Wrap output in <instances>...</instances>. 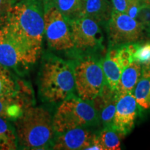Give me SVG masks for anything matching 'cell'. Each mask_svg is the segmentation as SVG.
<instances>
[{"instance_id": "obj_14", "label": "cell", "mask_w": 150, "mask_h": 150, "mask_svg": "<svg viewBox=\"0 0 150 150\" xmlns=\"http://www.w3.org/2000/svg\"><path fill=\"white\" fill-rule=\"evenodd\" d=\"M112 12L111 0H85L83 17L91 18L100 24L106 25Z\"/></svg>"}, {"instance_id": "obj_4", "label": "cell", "mask_w": 150, "mask_h": 150, "mask_svg": "<svg viewBox=\"0 0 150 150\" xmlns=\"http://www.w3.org/2000/svg\"><path fill=\"white\" fill-rule=\"evenodd\" d=\"M97 122V112L91 102L74 95L63 101L53 116L54 129L58 134L73 129L87 128Z\"/></svg>"}, {"instance_id": "obj_11", "label": "cell", "mask_w": 150, "mask_h": 150, "mask_svg": "<svg viewBox=\"0 0 150 150\" xmlns=\"http://www.w3.org/2000/svg\"><path fill=\"white\" fill-rule=\"evenodd\" d=\"M97 134L87 128H76L59 134L52 145L53 149H86L92 145Z\"/></svg>"}, {"instance_id": "obj_7", "label": "cell", "mask_w": 150, "mask_h": 150, "mask_svg": "<svg viewBox=\"0 0 150 150\" xmlns=\"http://www.w3.org/2000/svg\"><path fill=\"white\" fill-rule=\"evenodd\" d=\"M106 29L109 47L138 42L145 38V31L142 24L124 13L113 11Z\"/></svg>"}, {"instance_id": "obj_15", "label": "cell", "mask_w": 150, "mask_h": 150, "mask_svg": "<svg viewBox=\"0 0 150 150\" xmlns=\"http://www.w3.org/2000/svg\"><path fill=\"white\" fill-rule=\"evenodd\" d=\"M142 76V65L133 61L122 71L115 89L117 98L127 93H133L136 84Z\"/></svg>"}, {"instance_id": "obj_22", "label": "cell", "mask_w": 150, "mask_h": 150, "mask_svg": "<svg viewBox=\"0 0 150 150\" xmlns=\"http://www.w3.org/2000/svg\"><path fill=\"white\" fill-rule=\"evenodd\" d=\"M134 95L138 106L144 109L150 108V79L139 80L134 88Z\"/></svg>"}, {"instance_id": "obj_24", "label": "cell", "mask_w": 150, "mask_h": 150, "mask_svg": "<svg viewBox=\"0 0 150 150\" xmlns=\"http://www.w3.org/2000/svg\"><path fill=\"white\" fill-rule=\"evenodd\" d=\"M136 20L142 24L145 32L150 33V5L143 4L140 7Z\"/></svg>"}, {"instance_id": "obj_3", "label": "cell", "mask_w": 150, "mask_h": 150, "mask_svg": "<svg viewBox=\"0 0 150 150\" xmlns=\"http://www.w3.org/2000/svg\"><path fill=\"white\" fill-rule=\"evenodd\" d=\"M75 91L72 65L56 56H50L43 63L39 79V93L50 103L62 102Z\"/></svg>"}, {"instance_id": "obj_12", "label": "cell", "mask_w": 150, "mask_h": 150, "mask_svg": "<svg viewBox=\"0 0 150 150\" xmlns=\"http://www.w3.org/2000/svg\"><path fill=\"white\" fill-rule=\"evenodd\" d=\"M117 100L115 92L106 83L101 93L91 102L97 112L98 121H100L104 128L112 127Z\"/></svg>"}, {"instance_id": "obj_18", "label": "cell", "mask_w": 150, "mask_h": 150, "mask_svg": "<svg viewBox=\"0 0 150 150\" xmlns=\"http://www.w3.org/2000/svg\"><path fill=\"white\" fill-rule=\"evenodd\" d=\"M18 83L8 67L0 64V97H10L28 91Z\"/></svg>"}, {"instance_id": "obj_10", "label": "cell", "mask_w": 150, "mask_h": 150, "mask_svg": "<svg viewBox=\"0 0 150 150\" xmlns=\"http://www.w3.org/2000/svg\"><path fill=\"white\" fill-rule=\"evenodd\" d=\"M0 64L8 68L31 65L23 50L11 39L2 27H0Z\"/></svg>"}, {"instance_id": "obj_6", "label": "cell", "mask_w": 150, "mask_h": 150, "mask_svg": "<svg viewBox=\"0 0 150 150\" xmlns=\"http://www.w3.org/2000/svg\"><path fill=\"white\" fill-rule=\"evenodd\" d=\"M44 5V34L49 47L60 52L73 50L74 45L70 23L54 6L45 1Z\"/></svg>"}, {"instance_id": "obj_29", "label": "cell", "mask_w": 150, "mask_h": 150, "mask_svg": "<svg viewBox=\"0 0 150 150\" xmlns=\"http://www.w3.org/2000/svg\"><path fill=\"white\" fill-rule=\"evenodd\" d=\"M143 4L150 5V0H141Z\"/></svg>"}, {"instance_id": "obj_19", "label": "cell", "mask_w": 150, "mask_h": 150, "mask_svg": "<svg viewBox=\"0 0 150 150\" xmlns=\"http://www.w3.org/2000/svg\"><path fill=\"white\" fill-rule=\"evenodd\" d=\"M18 144L16 131L6 119L0 117V149H16Z\"/></svg>"}, {"instance_id": "obj_28", "label": "cell", "mask_w": 150, "mask_h": 150, "mask_svg": "<svg viewBox=\"0 0 150 150\" xmlns=\"http://www.w3.org/2000/svg\"><path fill=\"white\" fill-rule=\"evenodd\" d=\"M142 77L150 79V61L142 65Z\"/></svg>"}, {"instance_id": "obj_30", "label": "cell", "mask_w": 150, "mask_h": 150, "mask_svg": "<svg viewBox=\"0 0 150 150\" xmlns=\"http://www.w3.org/2000/svg\"><path fill=\"white\" fill-rule=\"evenodd\" d=\"M14 1H20V0H14Z\"/></svg>"}, {"instance_id": "obj_20", "label": "cell", "mask_w": 150, "mask_h": 150, "mask_svg": "<svg viewBox=\"0 0 150 150\" xmlns=\"http://www.w3.org/2000/svg\"><path fill=\"white\" fill-rule=\"evenodd\" d=\"M103 72H104L106 83L112 91L115 92L116 87L120 79L122 71L115 62L112 61L106 55L100 60Z\"/></svg>"}, {"instance_id": "obj_27", "label": "cell", "mask_w": 150, "mask_h": 150, "mask_svg": "<svg viewBox=\"0 0 150 150\" xmlns=\"http://www.w3.org/2000/svg\"><path fill=\"white\" fill-rule=\"evenodd\" d=\"M130 0H111L113 11L126 13Z\"/></svg>"}, {"instance_id": "obj_13", "label": "cell", "mask_w": 150, "mask_h": 150, "mask_svg": "<svg viewBox=\"0 0 150 150\" xmlns=\"http://www.w3.org/2000/svg\"><path fill=\"white\" fill-rule=\"evenodd\" d=\"M24 93L13 97H0V117L6 120H16L26 108L31 106Z\"/></svg>"}, {"instance_id": "obj_26", "label": "cell", "mask_w": 150, "mask_h": 150, "mask_svg": "<svg viewBox=\"0 0 150 150\" xmlns=\"http://www.w3.org/2000/svg\"><path fill=\"white\" fill-rule=\"evenodd\" d=\"M13 0H0V21L4 22L13 6Z\"/></svg>"}, {"instance_id": "obj_2", "label": "cell", "mask_w": 150, "mask_h": 150, "mask_svg": "<svg viewBox=\"0 0 150 150\" xmlns=\"http://www.w3.org/2000/svg\"><path fill=\"white\" fill-rule=\"evenodd\" d=\"M15 127L18 145L24 149H46L55 134L50 112L45 108L31 105L16 120Z\"/></svg>"}, {"instance_id": "obj_23", "label": "cell", "mask_w": 150, "mask_h": 150, "mask_svg": "<svg viewBox=\"0 0 150 150\" xmlns=\"http://www.w3.org/2000/svg\"><path fill=\"white\" fill-rule=\"evenodd\" d=\"M134 61L138 62L141 65L150 61V41L145 43H138L134 54Z\"/></svg>"}, {"instance_id": "obj_17", "label": "cell", "mask_w": 150, "mask_h": 150, "mask_svg": "<svg viewBox=\"0 0 150 150\" xmlns=\"http://www.w3.org/2000/svg\"><path fill=\"white\" fill-rule=\"evenodd\" d=\"M138 43H130L120 46L111 47L108 49L106 55L117 63L122 72V71L134 61V54Z\"/></svg>"}, {"instance_id": "obj_1", "label": "cell", "mask_w": 150, "mask_h": 150, "mask_svg": "<svg viewBox=\"0 0 150 150\" xmlns=\"http://www.w3.org/2000/svg\"><path fill=\"white\" fill-rule=\"evenodd\" d=\"M44 11L43 0H20L13 5L1 26L31 64L36 62L42 50Z\"/></svg>"}, {"instance_id": "obj_25", "label": "cell", "mask_w": 150, "mask_h": 150, "mask_svg": "<svg viewBox=\"0 0 150 150\" xmlns=\"http://www.w3.org/2000/svg\"><path fill=\"white\" fill-rule=\"evenodd\" d=\"M143 5L141 0H130L128 8L127 9L126 14L130 16L131 18L136 19L138 16L140 7Z\"/></svg>"}, {"instance_id": "obj_9", "label": "cell", "mask_w": 150, "mask_h": 150, "mask_svg": "<svg viewBox=\"0 0 150 150\" xmlns=\"http://www.w3.org/2000/svg\"><path fill=\"white\" fill-rule=\"evenodd\" d=\"M138 104L133 93H127L117 98L112 128L125 136L134 128L138 112Z\"/></svg>"}, {"instance_id": "obj_21", "label": "cell", "mask_w": 150, "mask_h": 150, "mask_svg": "<svg viewBox=\"0 0 150 150\" xmlns=\"http://www.w3.org/2000/svg\"><path fill=\"white\" fill-rule=\"evenodd\" d=\"M117 131L112 127H104L103 130L97 134V139L102 145L104 150H120L121 149V142Z\"/></svg>"}, {"instance_id": "obj_5", "label": "cell", "mask_w": 150, "mask_h": 150, "mask_svg": "<svg viewBox=\"0 0 150 150\" xmlns=\"http://www.w3.org/2000/svg\"><path fill=\"white\" fill-rule=\"evenodd\" d=\"M75 91L80 99L91 102L106 83L101 62L92 56L79 58L72 64Z\"/></svg>"}, {"instance_id": "obj_16", "label": "cell", "mask_w": 150, "mask_h": 150, "mask_svg": "<svg viewBox=\"0 0 150 150\" xmlns=\"http://www.w3.org/2000/svg\"><path fill=\"white\" fill-rule=\"evenodd\" d=\"M61 13L69 23L83 17L85 0H44Z\"/></svg>"}, {"instance_id": "obj_8", "label": "cell", "mask_w": 150, "mask_h": 150, "mask_svg": "<svg viewBox=\"0 0 150 150\" xmlns=\"http://www.w3.org/2000/svg\"><path fill=\"white\" fill-rule=\"evenodd\" d=\"M70 25L74 49L76 51L91 52L103 49L104 35L97 21L83 16L71 22Z\"/></svg>"}]
</instances>
